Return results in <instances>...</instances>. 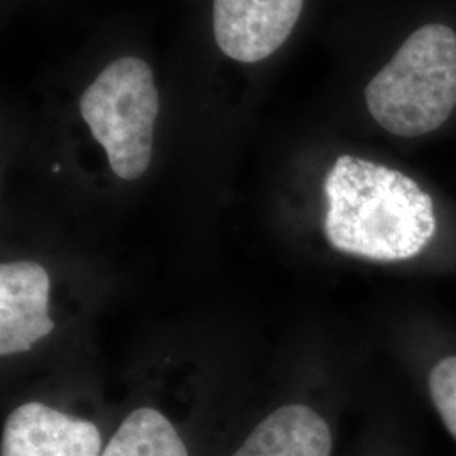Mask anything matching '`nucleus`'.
<instances>
[{"mask_svg":"<svg viewBox=\"0 0 456 456\" xmlns=\"http://www.w3.org/2000/svg\"><path fill=\"white\" fill-rule=\"evenodd\" d=\"M377 124L399 137L436 131L456 107V34L428 24L411 34L365 88Z\"/></svg>","mask_w":456,"mask_h":456,"instance_id":"2","label":"nucleus"},{"mask_svg":"<svg viewBox=\"0 0 456 456\" xmlns=\"http://www.w3.org/2000/svg\"><path fill=\"white\" fill-rule=\"evenodd\" d=\"M331 431L313 409L289 404L262 421L233 456H330Z\"/></svg>","mask_w":456,"mask_h":456,"instance_id":"7","label":"nucleus"},{"mask_svg":"<svg viewBox=\"0 0 456 456\" xmlns=\"http://www.w3.org/2000/svg\"><path fill=\"white\" fill-rule=\"evenodd\" d=\"M80 114L122 180L141 178L152 158L159 95L146 61L126 56L107 66L80 98Z\"/></svg>","mask_w":456,"mask_h":456,"instance_id":"3","label":"nucleus"},{"mask_svg":"<svg viewBox=\"0 0 456 456\" xmlns=\"http://www.w3.org/2000/svg\"><path fill=\"white\" fill-rule=\"evenodd\" d=\"M429 392L441 419L456 440V357H446L429 374Z\"/></svg>","mask_w":456,"mask_h":456,"instance_id":"9","label":"nucleus"},{"mask_svg":"<svg viewBox=\"0 0 456 456\" xmlns=\"http://www.w3.org/2000/svg\"><path fill=\"white\" fill-rule=\"evenodd\" d=\"M305 0H213V34L220 51L240 63H257L293 33Z\"/></svg>","mask_w":456,"mask_h":456,"instance_id":"4","label":"nucleus"},{"mask_svg":"<svg viewBox=\"0 0 456 456\" xmlns=\"http://www.w3.org/2000/svg\"><path fill=\"white\" fill-rule=\"evenodd\" d=\"M325 235L333 248L377 262L408 261L436 232L433 200L404 173L340 156L325 180Z\"/></svg>","mask_w":456,"mask_h":456,"instance_id":"1","label":"nucleus"},{"mask_svg":"<svg viewBox=\"0 0 456 456\" xmlns=\"http://www.w3.org/2000/svg\"><path fill=\"white\" fill-rule=\"evenodd\" d=\"M100 456H188L175 426L159 411L135 409Z\"/></svg>","mask_w":456,"mask_h":456,"instance_id":"8","label":"nucleus"},{"mask_svg":"<svg viewBox=\"0 0 456 456\" xmlns=\"http://www.w3.org/2000/svg\"><path fill=\"white\" fill-rule=\"evenodd\" d=\"M97 426L41 403L22 404L7 418L2 456H100Z\"/></svg>","mask_w":456,"mask_h":456,"instance_id":"6","label":"nucleus"},{"mask_svg":"<svg viewBox=\"0 0 456 456\" xmlns=\"http://www.w3.org/2000/svg\"><path fill=\"white\" fill-rule=\"evenodd\" d=\"M48 271L31 261L0 265V355L28 352L54 330L49 318Z\"/></svg>","mask_w":456,"mask_h":456,"instance_id":"5","label":"nucleus"}]
</instances>
